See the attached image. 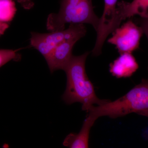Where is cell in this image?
Here are the masks:
<instances>
[{"instance_id": "cell-5", "label": "cell", "mask_w": 148, "mask_h": 148, "mask_svg": "<svg viewBox=\"0 0 148 148\" xmlns=\"http://www.w3.org/2000/svg\"><path fill=\"white\" fill-rule=\"evenodd\" d=\"M108 42L115 46L121 53H132L138 49L144 33L142 29L132 19H130L112 32Z\"/></svg>"}, {"instance_id": "cell-6", "label": "cell", "mask_w": 148, "mask_h": 148, "mask_svg": "<svg viewBox=\"0 0 148 148\" xmlns=\"http://www.w3.org/2000/svg\"><path fill=\"white\" fill-rule=\"evenodd\" d=\"M135 15L141 18L148 17V0H133L131 2L122 1L117 3L113 18L108 29L109 34L119 27L122 21Z\"/></svg>"}, {"instance_id": "cell-3", "label": "cell", "mask_w": 148, "mask_h": 148, "mask_svg": "<svg viewBox=\"0 0 148 148\" xmlns=\"http://www.w3.org/2000/svg\"><path fill=\"white\" fill-rule=\"evenodd\" d=\"M99 18L94 12L92 0H61L58 13L49 14L46 28L52 32L64 30L66 24H88L96 31Z\"/></svg>"}, {"instance_id": "cell-13", "label": "cell", "mask_w": 148, "mask_h": 148, "mask_svg": "<svg viewBox=\"0 0 148 148\" xmlns=\"http://www.w3.org/2000/svg\"><path fill=\"white\" fill-rule=\"evenodd\" d=\"M136 24L140 26L143 30V33L146 35L148 40V17L136 18Z\"/></svg>"}, {"instance_id": "cell-14", "label": "cell", "mask_w": 148, "mask_h": 148, "mask_svg": "<svg viewBox=\"0 0 148 148\" xmlns=\"http://www.w3.org/2000/svg\"><path fill=\"white\" fill-rule=\"evenodd\" d=\"M24 9L30 10L34 5L33 0H16Z\"/></svg>"}, {"instance_id": "cell-2", "label": "cell", "mask_w": 148, "mask_h": 148, "mask_svg": "<svg viewBox=\"0 0 148 148\" xmlns=\"http://www.w3.org/2000/svg\"><path fill=\"white\" fill-rule=\"evenodd\" d=\"M87 113L95 121L100 117L116 119L132 113L148 118V78L117 100L92 106Z\"/></svg>"}, {"instance_id": "cell-10", "label": "cell", "mask_w": 148, "mask_h": 148, "mask_svg": "<svg viewBox=\"0 0 148 148\" xmlns=\"http://www.w3.org/2000/svg\"><path fill=\"white\" fill-rule=\"evenodd\" d=\"M95 121L86 116L81 129L79 133H71L64 139L63 145L70 148L89 147V135L90 129Z\"/></svg>"}, {"instance_id": "cell-1", "label": "cell", "mask_w": 148, "mask_h": 148, "mask_svg": "<svg viewBox=\"0 0 148 148\" xmlns=\"http://www.w3.org/2000/svg\"><path fill=\"white\" fill-rule=\"evenodd\" d=\"M88 51L77 56H73L64 71L67 76L66 90L62 95L68 105L80 103L82 110L86 112L94 105H102L109 100H101L97 97L94 86L86 71L85 64Z\"/></svg>"}, {"instance_id": "cell-9", "label": "cell", "mask_w": 148, "mask_h": 148, "mask_svg": "<svg viewBox=\"0 0 148 148\" xmlns=\"http://www.w3.org/2000/svg\"><path fill=\"white\" fill-rule=\"evenodd\" d=\"M110 65V71L114 77L117 78L132 76L139 68V65L132 53L120 54Z\"/></svg>"}, {"instance_id": "cell-15", "label": "cell", "mask_w": 148, "mask_h": 148, "mask_svg": "<svg viewBox=\"0 0 148 148\" xmlns=\"http://www.w3.org/2000/svg\"><path fill=\"white\" fill-rule=\"evenodd\" d=\"M9 27V23H4L0 21V37L4 34Z\"/></svg>"}, {"instance_id": "cell-7", "label": "cell", "mask_w": 148, "mask_h": 148, "mask_svg": "<svg viewBox=\"0 0 148 148\" xmlns=\"http://www.w3.org/2000/svg\"><path fill=\"white\" fill-rule=\"evenodd\" d=\"M85 35L79 34L67 39L54 49L45 58L51 73L62 70L64 71L73 57V50L78 41Z\"/></svg>"}, {"instance_id": "cell-8", "label": "cell", "mask_w": 148, "mask_h": 148, "mask_svg": "<svg viewBox=\"0 0 148 148\" xmlns=\"http://www.w3.org/2000/svg\"><path fill=\"white\" fill-rule=\"evenodd\" d=\"M118 0H104V9L102 16L99 18L96 32L97 38L95 46L92 50V55L97 56L102 53V48L108 36V29L115 12Z\"/></svg>"}, {"instance_id": "cell-11", "label": "cell", "mask_w": 148, "mask_h": 148, "mask_svg": "<svg viewBox=\"0 0 148 148\" xmlns=\"http://www.w3.org/2000/svg\"><path fill=\"white\" fill-rule=\"evenodd\" d=\"M16 12L13 0H0V21L9 23L13 20Z\"/></svg>"}, {"instance_id": "cell-4", "label": "cell", "mask_w": 148, "mask_h": 148, "mask_svg": "<svg viewBox=\"0 0 148 148\" xmlns=\"http://www.w3.org/2000/svg\"><path fill=\"white\" fill-rule=\"evenodd\" d=\"M86 33L84 24H70L67 29L46 34L32 32L30 46L38 50L45 59L56 47L65 40L75 35H86Z\"/></svg>"}, {"instance_id": "cell-12", "label": "cell", "mask_w": 148, "mask_h": 148, "mask_svg": "<svg viewBox=\"0 0 148 148\" xmlns=\"http://www.w3.org/2000/svg\"><path fill=\"white\" fill-rule=\"evenodd\" d=\"M22 48L17 49H0V68L12 61H19L21 56L18 51Z\"/></svg>"}]
</instances>
